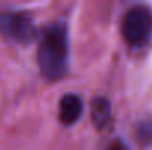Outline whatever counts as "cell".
Listing matches in <instances>:
<instances>
[{"label": "cell", "mask_w": 152, "mask_h": 150, "mask_svg": "<svg viewBox=\"0 0 152 150\" xmlns=\"http://www.w3.org/2000/svg\"><path fill=\"white\" fill-rule=\"evenodd\" d=\"M69 43L68 31L64 24L49 27L39 44L37 62L43 77L49 81L62 78L68 71Z\"/></svg>", "instance_id": "6da1fadb"}, {"label": "cell", "mask_w": 152, "mask_h": 150, "mask_svg": "<svg viewBox=\"0 0 152 150\" xmlns=\"http://www.w3.org/2000/svg\"><path fill=\"white\" fill-rule=\"evenodd\" d=\"M124 41L132 49H143L152 40V7L136 4L127 10L121 24Z\"/></svg>", "instance_id": "7a4b0ae2"}, {"label": "cell", "mask_w": 152, "mask_h": 150, "mask_svg": "<svg viewBox=\"0 0 152 150\" xmlns=\"http://www.w3.org/2000/svg\"><path fill=\"white\" fill-rule=\"evenodd\" d=\"M0 31L4 37L25 44L34 40L36 28L33 19L24 12H3L0 13Z\"/></svg>", "instance_id": "3957f363"}, {"label": "cell", "mask_w": 152, "mask_h": 150, "mask_svg": "<svg viewBox=\"0 0 152 150\" xmlns=\"http://www.w3.org/2000/svg\"><path fill=\"white\" fill-rule=\"evenodd\" d=\"M83 113V101L75 94H66L59 101V121L69 127L74 125Z\"/></svg>", "instance_id": "277c9868"}, {"label": "cell", "mask_w": 152, "mask_h": 150, "mask_svg": "<svg viewBox=\"0 0 152 150\" xmlns=\"http://www.w3.org/2000/svg\"><path fill=\"white\" fill-rule=\"evenodd\" d=\"M90 118L93 125L102 130L111 121V104L105 97H95L90 104Z\"/></svg>", "instance_id": "5b68a950"}, {"label": "cell", "mask_w": 152, "mask_h": 150, "mask_svg": "<svg viewBox=\"0 0 152 150\" xmlns=\"http://www.w3.org/2000/svg\"><path fill=\"white\" fill-rule=\"evenodd\" d=\"M136 140L142 147L152 146V116L142 119L136 127Z\"/></svg>", "instance_id": "8992f818"}, {"label": "cell", "mask_w": 152, "mask_h": 150, "mask_svg": "<svg viewBox=\"0 0 152 150\" xmlns=\"http://www.w3.org/2000/svg\"><path fill=\"white\" fill-rule=\"evenodd\" d=\"M108 150H129V147H127V144L124 143V141H121V140H117L111 147Z\"/></svg>", "instance_id": "52a82bcc"}]
</instances>
